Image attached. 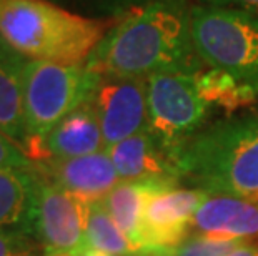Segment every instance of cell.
Wrapping results in <instances>:
<instances>
[{
  "label": "cell",
  "mask_w": 258,
  "mask_h": 256,
  "mask_svg": "<svg viewBox=\"0 0 258 256\" xmlns=\"http://www.w3.org/2000/svg\"><path fill=\"white\" fill-rule=\"evenodd\" d=\"M191 233L217 239L258 238V201L210 195L191 218Z\"/></svg>",
  "instance_id": "cell-12"
},
{
  "label": "cell",
  "mask_w": 258,
  "mask_h": 256,
  "mask_svg": "<svg viewBox=\"0 0 258 256\" xmlns=\"http://www.w3.org/2000/svg\"><path fill=\"white\" fill-rule=\"evenodd\" d=\"M227 256H258V241H241Z\"/></svg>",
  "instance_id": "cell-24"
},
{
  "label": "cell",
  "mask_w": 258,
  "mask_h": 256,
  "mask_svg": "<svg viewBox=\"0 0 258 256\" xmlns=\"http://www.w3.org/2000/svg\"><path fill=\"white\" fill-rule=\"evenodd\" d=\"M90 103L100 123L105 150L148 130L145 78L102 77Z\"/></svg>",
  "instance_id": "cell-8"
},
{
  "label": "cell",
  "mask_w": 258,
  "mask_h": 256,
  "mask_svg": "<svg viewBox=\"0 0 258 256\" xmlns=\"http://www.w3.org/2000/svg\"><path fill=\"white\" fill-rule=\"evenodd\" d=\"M194 77L199 94L212 107H220L233 112L251 105L258 99V94L250 85L241 83L233 75L220 68H203Z\"/></svg>",
  "instance_id": "cell-17"
},
{
  "label": "cell",
  "mask_w": 258,
  "mask_h": 256,
  "mask_svg": "<svg viewBox=\"0 0 258 256\" xmlns=\"http://www.w3.org/2000/svg\"><path fill=\"white\" fill-rule=\"evenodd\" d=\"M0 256H35V243L22 230L0 228Z\"/></svg>",
  "instance_id": "cell-20"
},
{
  "label": "cell",
  "mask_w": 258,
  "mask_h": 256,
  "mask_svg": "<svg viewBox=\"0 0 258 256\" xmlns=\"http://www.w3.org/2000/svg\"><path fill=\"white\" fill-rule=\"evenodd\" d=\"M90 7L98 12L100 19H113L118 20L128 15L134 10L145 7V5L155 2V0H85Z\"/></svg>",
  "instance_id": "cell-21"
},
{
  "label": "cell",
  "mask_w": 258,
  "mask_h": 256,
  "mask_svg": "<svg viewBox=\"0 0 258 256\" xmlns=\"http://www.w3.org/2000/svg\"><path fill=\"white\" fill-rule=\"evenodd\" d=\"M191 10L186 0H155L134 10L107 30L85 67L115 78L199 73L205 63L195 47Z\"/></svg>",
  "instance_id": "cell-1"
},
{
  "label": "cell",
  "mask_w": 258,
  "mask_h": 256,
  "mask_svg": "<svg viewBox=\"0 0 258 256\" xmlns=\"http://www.w3.org/2000/svg\"><path fill=\"white\" fill-rule=\"evenodd\" d=\"M112 256H130L139 253L122 233L117 223L112 220L108 211L100 201L87 203V226H85V248Z\"/></svg>",
  "instance_id": "cell-18"
},
{
  "label": "cell",
  "mask_w": 258,
  "mask_h": 256,
  "mask_svg": "<svg viewBox=\"0 0 258 256\" xmlns=\"http://www.w3.org/2000/svg\"><path fill=\"white\" fill-rule=\"evenodd\" d=\"M43 256H75L70 253H52V254H43Z\"/></svg>",
  "instance_id": "cell-27"
},
{
  "label": "cell",
  "mask_w": 258,
  "mask_h": 256,
  "mask_svg": "<svg viewBox=\"0 0 258 256\" xmlns=\"http://www.w3.org/2000/svg\"><path fill=\"white\" fill-rule=\"evenodd\" d=\"M147 253L150 256H175L173 249H150Z\"/></svg>",
  "instance_id": "cell-25"
},
{
  "label": "cell",
  "mask_w": 258,
  "mask_h": 256,
  "mask_svg": "<svg viewBox=\"0 0 258 256\" xmlns=\"http://www.w3.org/2000/svg\"><path fill=\"white\" fill-rule=\"evenodd\" d=\"M37 188V172L0 168V228L24 231Z\"/></svg>",
  "instance_id": "cell-16"
},
{
  "label": "cell",
  "mask_w": 258,
  "mask_h": 256,
  "mask_svg": "<svg viewBox=\"0 0 258 256\" xmlns=\"http://www.w3.org/2000/svg\"><path fill=\"white\" fill-rule=\"evenodd\" d=\"M180 166L203 192L258 201V115L205 127L185 146Z\"/></svg>",
  "instance_id": "cell-3"
},
{
  "label": "cell",
  "mask_w": 258,
  "mask_h": 256,
  "mask_svg": "<svg viewBox=\"0 0 258 256\" xmlns=\"http://www.w3.org/2000/svg\"><path fill=\"white\" fill-rule=\"evenodd\" d=\"M130 256H150L147 251H139V253H134V254H130Z\"/></svg>",
  "instance_id": "cell-28"
},
{
  "label": "cell",
  "mask_w": 258,
  "mask_h": 256,
  "mask_svg": "<svg viewBox=\"0 0 258 256\" xmlns=\"http://www.w3.org/2000/svg\"><path fill=\"white\" fill-rule=\"evenodd\" d=\"M0 168H17V170L34 168V163L22 151L20 146L4 133H0Z\"/></svg>",
  "instance_id": "cell-22"
},
{
  "label": "cell",
  "mask_w": 258,
  "mask_h": 256,
  "mask_svg": "<svg viewBox=\"0 0 258 256\" xmlns=\"http://www.w3.org/2000/svg\"><path fill=\"white\" fill-rule=\"evenodd\" d=\"M27 60L0 39V133L15 141L22 151L27 143L24 112V68Z\"/></svg>",
  "instance_id": "cell-14"
},
{
  "label": "cell",
  "mask_w": 258,
  "mask_h": 256,
  "mask_svg": "<svg viewBox=\"0 0 258 256\" xmlns=\"http://www.w3.org/2000/svg\"><path fill=\"white\" fill-rule=\"evenodd\" d=\"M178 185H165L157 182H125L122 180L105 198L103 206L117 223L122 233L130 239L137 251H144L142 246V225H144V211L147 200L157 190Z\"/></svg>",
  "instance_id": "cell-15"
},
{
  "label": "cell",
  "mask_w": 258,
  "mask_h": 256,
  "mask_svg": "<svg viewBox=\"0 0 258 256\" xmlns=\"http://www.w3.org/2000/svg\"><path fill=\"white\" fill-rule=\"evenodd\" d=\"M34 168L38 175L85 203L103 200L122 182L105 150L75 158H50L34 163Z\"/></svg>",
  "instance_id": "cell-10"
},
{
  "label": "cell",
  "mask_w": 258,
  "mask_h": 256,
  "mask_svg": "<svg viewBox=\"0 0 258 256\" xmlns=\"http://www.w3.org/2000/svg\"><path fill=\"white\" fill-rule=\"evenodd\" d=\"M108 29L52 0H0V39L29 60L84 65Z\"/></svg>",
  "instance_id": "cell-2"
},
{
  "label": "cell",
  "mask_w": 258,
  "mask_h": 256,
  "mask_svg": "<svg viewBox=\"0 0 258 256\" xmlns=\"http://www.w3.org/2000/svg\"><path fill=\"white\" fill-rule=\"evenodd\" d=\"M85 201L37 173V188L24 233L34 236L43 248V254L77 256L85 248Z\"/></svg>",
  "instance_id": "cell-7"
},
{
  "label": "cell",
  "mask_w": 258,
  "mask_h": 256,
  "mask_svg": "<svg viewBox=\"0 0 258 256\" xmlns=\"http://www.w3.org/2000/svg\"><path fill=\"white\" fill-rule=\"evenodd\" d=\"M77 256H112V254H105L100 251H93V249H84L82 253H79Z\"/></svg>",
  "instance_id": "cell-26"
},
{
  "label": "cell",
  "mask_w": 258,
  "mask_h": 256,
  "mask_svg": "<svg viewBox=\"0 0 258 256\" xmlns=\"http://www.w3.org/2000/svg\"><path fill=\"white\" fill-rule=\"evenodd\" d=\"M237 239H217L199 233L188 235L177 248H173L175 256H227L237 246Z\"/></svg>",
  "instance_id": "cell-19"
},
{
  "label": "cell",
  "mask_w": 258,
  "mask_h": 256,
  "mask_svg": "<svg viewBox=\"0 0 258 256\" xmlns=\"http://www.w3.org/2000/svg\"><path fill=\"white\" fill-rule=\"evenodd\" d=\"M52 2H58V0H52Z\"/></svg>",
  "instance_id": "cell-29"
},
{
  "label": "cell",
  "mask_w": 258,
  "mask_h": 256,
  "mask_svg": "<svg viewBox=\"0 0 258 256\" xmlns=\"http://www.w3.org/2000/svg\"><path fill=\"white\" fill-rule=\"evenodd\" d=\"M105 150L97 113L90 100L70 112L43 140V161L50 158H75Z\"/></svg>",
  "instance_id": "cell-13"
},
{
  "label": "cell",
  "mask_w": 258,
  "mask_h": 256,
  "mask_svg": "<svg viewBox=\"0 0 258 256\" xmlns=\"http://www.w3.org/2000/svg\"><path fill=\"white\" fill-rule=\"evenodd\" d=\"M102 75L84 65L27 60L24 68V112L27 143L24 153L32 163L43 161V140L75 108L87 103Z\"/></svg>",
  "instance_id": "cell-4"
},
{
  "label": "cell",
  "mask_w": 258,
  "mask_h": 256,
  "mask_svg": "<svg viewBox=\"0 0 258 256\" xmlns=\"http://www.w3.org/2000/svg\"><path fill=\"white\" fill-rule=\"evenodd\" d=\"M110 155L120 180L178 185L183 180L180 163L145 130L105 150Z\"/></svg>",
  "instance_id": "cell-11"
},
{
  "label": "cell",
  "mask_w": 258,
  "mask_h": 256,
  "mask_svg": "<svg viewBox=\"0 0 258 256\" xmlns=\"http://www.w3.org/2000/svg\"><path fill=\"white\" fill-rule=\"evenodd\" d=\"M147 81L148 132L175 160L199 135L213 107L199 94L195 77L186 73H155Z\"/></svg>",
  "instance_id": "cell-6"
},
{
  "label": "cell",
  "mask_w": 258,
  "mask_h": 256,
  "mask_svg": "<svg viewBox=\"0 0 258 256\" xmlns=\"http://www.w3.org/2000/svg\"><path fill=\"white\" fill-rule=\"evenodd\" d=\"M200 5H212V7L237 9L243 12L258 15V0H199Z\"/></svg>",
  "instance_id": "cell-23"
},
{
  "label": "cell",
  "mask_w": 258,
  "mask_h": 256,
  "mask_svg": "<svg viewBox=\"0 0 258 256\" xmlns=\"http://www.w3.org/2000/svg\"><path fill=\"white\" fill-rule=\"evenodd\" d=\"M210 193L200 188L167 187L157 190L147 200L142 225V246L150 249H173L191 235V218Z\"/></svg>",
  "instance_id": "cell-9"
},
{
  "label": "cell",
  "mask_w": 258,
  "mask_h": 256,
  "mask_svg": "<svg viewBox=\"0 0 258 256\" xmlns=\"http://www.w3.org/2000/svg\"><path fill=\"white\" fill-rule=\"evenodd\" d=\"M191 19L203 63L228 72L258 94V15L199 4Z\"/></svg>",
  "instance_id": "cell-5"
}]
</instances>
